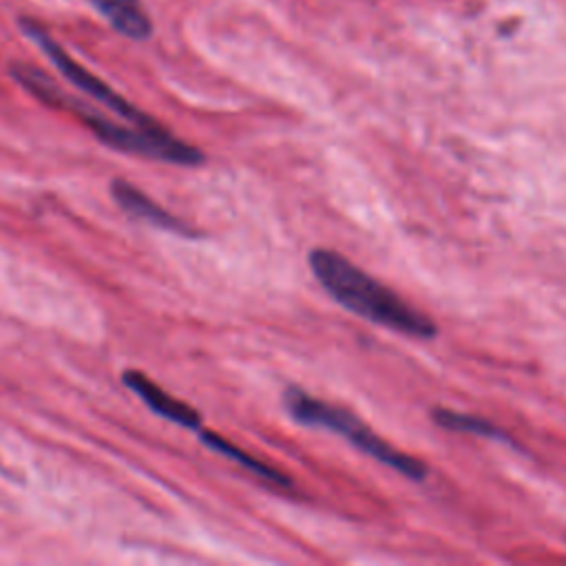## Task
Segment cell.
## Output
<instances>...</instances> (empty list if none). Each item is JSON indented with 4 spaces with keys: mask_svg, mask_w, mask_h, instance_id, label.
Returning <instances> with one entry per match:
<instances>
[{
    "mask_svg": "<svg viewBox=\"0 0 566 566\" xmlns=\"http://www.w3.org/2000/svg\"><path fill=\"white\" fill-rule=\"evenodd\" d=\"M307 263L323 290L360 318L413 338H433L438 334L433 318L411 307L400 294L360 270L340 252L314 248L307 254Z\"/></svg>",
    "mask_w": 566,
    "mask_h": 566,
    "instance_id": "6da1fadb",
    "label": "cell"
},
{
    "mask_svg": "<svg viewBox=\"0 0 566 566\" xmlns=\"http://www.w3.org/2000/svg\"><path fill=\"white\" fill-rule=\"evenodd\" d=\"M281 398H283L285 411L298 424L318 427V429H327L336 436H343V438L349 440L352 447H356L365 455H369L376 462L402 473L405 478H409L413 482H422L429 475V467L422 460L391 447L385 438L374 433L349 409L338 407V405L327 402V400H321V398H316V396H312V394H307V391H303L301 387H294V385L285 387Z\"/></svg>",
    "mask_w": 566,
    "mask_h": 566,
    "instance_id": "7a4b0ae2",
    "label": "cell"
},
{
    "mask_svg": "<svg viewBox=\"0 0 566 566\" xmlns=\"http://www.w3.org/2000/svg\"><path fill=\"white\" fill-rule=\"evenodd\" d=\"M38 99L51 108H60V111H69V113L77 115L86 124V128H91L95 133V137L102 139V144H106L119 153H130V155L148 157L155 161L177 164V166H199L206 161V157L199 148L175 137L164 126H157V128L119 126V124L106 119L104 115H99L97 111H93L91 106H86L84 102L66 95L53 80L42 88Z\"/></svg>",
    "mask_w": 566,
    "mask_h": 566,
    "instance_id": "3957f363",
    "label": "cell"
},
{
    "mask_svg": "<svg viewBox=\"0 0 566 566\" xmlns=\"http://www.w3.org/2000/svg\"><path fill=\"white\" fill-rule=\"evenodd\" d=\"M20 29L24 31V35H29L40 51L53 62V66L80 91H84L88 97L97 99L99 104H104L106 108H111L113 113H117L119 117H124L126 122H130L133 126L139 128H157L161 126L159 122H155L153 117H148L146 113H142L139 108H135L128 99H124L119 93H115L106 82H102L95 73H91L88 69H84L80 62H75L53 38L46 29H42L35 20L29 18H20Z\"/></svg>",
    "mask_w": 566,
    "mask_h": 566,
    "instance_id": "277c9868",
    "label": "cell"
},
{
    "mask_svg": "<svg viewBox=\"0 0 566 566\" xmlns=\"http://www.w3.org/2000/svg\"><path fill=\"white\" fill-rule=\"evenodd\" d=\"M111 195H113L115 203L133 219L146 221L155 228H161V230H168V232H175L181 237H197V232L186 221L170 214L166 208L155 203L146 192H142L137 186H133L126 179H113Z\"/></svg>",
    "mask_w": 566,
    "mask_h": 566,
    "instance_id": "5b68a950",
    "label": "cell"
},
{
    "mask_svg": "<svg viewBox=\"0 0 566 566\" xmlns=\"http://www.w3.org/2000/svg\"><path fill=\"white\" fill-rule=\"evenodd\" d=\"M122 382L133 391L137 394L148 407L150 411H155L157 416L170 420L172 424H179V427H186V429H192V431H199L201 429V416L186 402L172 398L170 394H166L159 385H155L148 376H144L142 371L137 369H128L122 374Z\"/></svg>",
    "mask_w": 566,
    "mask_h": 566,
    "instance_id": "8992f818",
    "label": "cell"
},
{
    "mask_svg": "<svg viewBox=\"0 0 566 566\" xmlns=\"http://www.w3.org/2000/svg\"><path fill=\"white\" fill-rule=\"evenodd\" d=\"M197 433H199V440H201L208 449H212V451L226 455L228 460L241 464L245 471L254 473L259 480H263V482H268V484H272V486H281V489H290V486H292V480H290L287 475H283L279 469H274V467H270V464L256 460L254 455L245 453L243 449H239V447L232 444L230 440L221 438L219 433H212V431H206V429H199Z\"/></svg>",
    "mask_w": 566,
    "mask_h": 566,
    "instance_id": "52a82bcc",
    "label": "cell"
},
{
    "mask_svg": "<svg viewBox=\"0 0 566 566\" xmlns=\"http://www.w3.org/2000/svg\"><path fill=\"white\" fill-rule=\"evenodd\" d=\"M91 2L117 33L130 40L150 38L153 22L139 9V2H133V0H91Z\"/></svg>",
    "mask_w": 566,
    "mask_h": 566,
    "instance_id": "ba28073f",
    "label": "cell"
},
{
    "mask_svg": "<svg viewBox=\"0 0 566 566\" xmlns=\"http://www.w3.org/2000/svg\"><path fill=\"white\" fill-rule=\"evenodd\" d=\"M429 416L440 429L482 436V438H491V440H502V442H509V444L513 442L511 436L502 427H497L495 422H491L482 416H475V413H462V411H453V409H447V407H433Z\"/></svg>",
    "mask_w": 566,
    "mask_h": 566,
    "instance_id": "9c48e42d",
    "label": "cell"
},
{
    "mask_svg": "<svg viewBox=\"0 0 566 566\" xmlns=\"http://www.w3.org/2000/svg\"><path fill=\"white\" fill-rule=\"evenodd\" d=\"M133 2H139V0H133Z\"/></svg>",
    "mask_w": 566,
    "mask_h": 566,
    "instance_id": "30bf717a",
    "label": "cell"
}]
</instances>
